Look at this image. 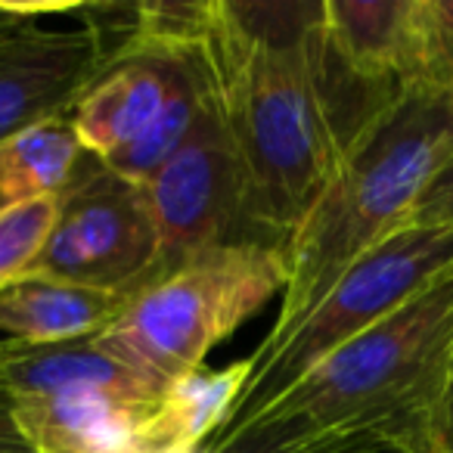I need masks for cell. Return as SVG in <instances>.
Segmentation results:
<instances>
[{
    "label": "cell",
    "mask_w": 453,
    "mask_h": 453,
    "mask_svg": "<svg viewBox=\"0 0 453 453\" xmlns=\"http://www.w3.org/2000/svg\"><path fill=\"white\" fill-rule=\"evenodd\" d=\"M320 35L323 4L211 0L187 50L234 140L255 242L286 252L345 150L317 75Z\"/></svg>",
    "instance_id": "6da1fadb"
},
{
    "label": "cell",
    "mask_w": 453,
    "mask_h": 453,
    "mask_svg": "<svg viewBox=\"0 0 453 453\" xmlns=\"http://www.w3.org/2000/svg\"><path fill=\"white\" fill-rule=\"evenodd\" d=\"M453 152V88L407 84L342 150L326 187L289 242V286L255 354L273 351L372 246L407 224Z\"/></svg>",
    "instance_id": "7a4b0ae2"
},
{
    "label": "cell",
    "mask_w": 453,
    "mask_h": 453,
    "mask_svg": "<svg viewBox=\"0 0 453 453\" xmlns=\"http://www.w3.org/2000/svg\"><path fill=\"white\" fill-rule=\"evenodd\" d=\"M453 351V271L354 335L289 391L205 441L199 453H296L339 428L432 407Z\"/></svg>",
    "instance_id": "3957f363"
},
{
    "label": "cell",
    "mask_w": 453,
    "mask_h": 453,
    "mask_svg": "<svg viewBox=\"0 0 453 453\" xmlns=\"http://www.w3.org/2000/svg\"><path fill=\"white\" fill-rule=\"evenodd\" d=\"M289 286V252L258 242L224 246L152 280L96 333V345L171 388L202 370L218 342Z\"/></svg>",
    "instance_id": "277c9868"
},
{
    "label": "cell",
    "mask_w": 453,
    "mask_h": 453,
    "mask_svg": "<svg viewBox=\"0 0 453 453\" xmlns=\"http://www.w3.org/2000/svg\"><path fill=\"white\" fill-rule=\"evenodd\" d=\"M453 271V224H403L364 252L273 351L249 357V379L220 426H240L289 391L323 357L382 323Z\"/></svg>",
    "instance_id": "5b68a950"
},
{
    "label": "cell",
    "mask_w": 453,
    "mask_h": 453,
    "mask_svg": "<svg viewBox=\"0 0 453 453\" xmlns=\"http://www.w3.org/2000/svg\"><path fill=\"white\" fill-rule=\"evenodd\" d=\"M156 265L158 226L146 183L84 152L32 273L131 298L152 283Z\"/></svg>",
    "instance_id": "8992f818"
},
{
    "label": "cell",
    "mask_w": 453,
    "mask_h": 453,
    "mask_svg": "<svg viewBox=\"0 0 453 453\" xmlns=\"http://www.w3.org/2000/svg\"><path fill=\"white\" fill-rule=\"evenodd\" d=\"M146 189L158 226V265L152 280L168 277L224 246L255 242L240 158L214 100L187 143L158 168Z\"/></svg>",
    "instance_id": "52a82bcc"
},
{
    "label": "cell",
    "mask_w": 453,
    "mask_h": 453,
    "mask_svg": "<svg viewBox=\"0 0 453 453\" xmlns=\"http://www.w3.org/2000/svg\"><path fill=\"white\" fill-rule=\"evenodd\" d=\"M72 7H22L0 26V143L38 121L69 115L109 59L90 26L44 28L38 16Z\"/></svg>",
    "instance_id": "ba28073f"
},
{
    "label": "cell",
    "mask_w": 453,
    "mask_h": 453,
    "mask_svg": "<svg viewBox=\"0 0 453 453\" xmlns=\"http://www.w3.org/2000/svg\"><path fill=\"white\" fill-rule=\"evenodd\" d=\"M183 69V57L152 50L109 63L69 112L84 152L100 162H112L115 156L131 150L156 125Z\"/></svg>",
    "instance_id": "9c48e42d"
},
{
    "label": "cell",
    "mask_w": 453,
    "mask_h": 453,
    "mask_svg": "<svg viewBox=\"0 0 453 453\" xmlns=\"http://www.w3.org/2000/svg\"><path fill=\"white\" fill-rule=\"evenodd\" d=\"M158 401L78 391L10 401V413L32 453H150V419Z\"/></svg>",
    "instance_id": "30bf717a"
},
{
    "label": "cell",
    "mask_w": 453,
    "mask_h": 453,
    "mask_svg": "<svg viewBox=\"0 0 453 453\" xmlns=\"http://www.w3.org/2000/svg\"><path fill=\"white\" fill-rule=\"evenodd\" d=\"M0 391L7 395V401H38L78 391L158 401L168 388L109 354L90 335L57 345L0 342Z\"/></svg>",
    "instance_id": "8fae6325"
},
{
    "label": "cell",
    "mask_w": 453,
    "mask_h": 453,
    "mask_svg": "<svg viewBox=\"0 0 453 453\" xmlns=\"http://www.w3.org/2000/svg\"><path fill=\"white\" fill-rule=\"evenodd\" d=\"M323 32L335 57L366 81H416L413 0H323Z\"/></svg>",
    "instance_id": "7c38bea8"
},
{
    "label": "cell",
    "mask_w": 453,
    "mask_h": 453,
    "mask_svg": "<svg viewBox=\"0 0 453 453\" xmlns=\"http://www.w3.org/2000/svg\"><path fill=\"white\" fill-rule=\"evenodd\" d=\"M127 296L53 277H28L0 289V333L22 345H57L103 333L125 311Z\"/></svg>",
    "instance_id": "4fadbf2b"
},
{
    "label": "cell",
    "mask_w": 453,
    "mask_h": 453,
    "mask_svg": "<svg viewBox=\"0 0 453 453\" xmlns=\"http://www.w3.org/2000/svg\"><path fill=\"white\" fill-rule=\"evenodd\" d=\"M249 379V357L224 370H196L174 382L150 419V453H199L226 422Z\"/></svg>",
    "instance_id": "5bb4252c"
},
{
    "label": "cell",
    "mask_w": 453,
    "mask_h": 453,
    "mask_svg": "<svg viewBox=\"0 0 453 453\" xmlns=\"http://www.w3.org/2000/svg\"><path fill=\"white\" fill-rule=\"evenodd\" d=\"M84 146L69 115L38 121L0 143V205L59 196L75 177Z\"/></svg>",
    "instance_id": "9a60e30c"
},
{
    "label": "cell",
    "mask_w": 453,
    "mask_h": 453,
    "mask_svg": "<svg viewBox=\"0 0 453 453\" xmlns=\"http://www.w3.org/2000/svg\"><path fill=\"white\" fill-rule=\"evenodd\" d=\"M296 453H434L432 407L401 410L339 428L298 447Z\"/></svg>",
    "instance_id": "2e32d148"
},
{
    "label": "cell",
    "mask_w": 453,
    "mask_h": 453,
    "mask_svg": "<svg viewBox=\"0 0 453 453\" xmlns=\"http://www.w3.org/2000/svg\"><path fill=\"white\" fill-rule=\"evenodd\" d=\"M59 214V196L0 205V289L28 277Z\"/></svg>",
    "instance_id": "e0dca14e"
},
{
    "label": "cell",
    "mask_w": 453,
    "mask_h": 453,
    "mask_svg": "<svg viewBox=\"0 0 453 453\" xmlns=\"http://www.w3.org/2000/svg\"><path fill=\"white\" fill-rule=\"evenodd\" d=\"M407 224L413 226L453 224V152L441 162V168L432 174V180L426 183L413 211L407 214Z\"/></svg>",
    "instance_id": "ac0fdd59"
},
{
    "label": "cell",
    "mask_w": 453,
    "mask_h": 453,
    "mask_svg": "<svg viewBox=\"0 0 453 453\" xmlns=\"http://www.w3.org/2000/svg\"><path fill=\"white\" fill-rule=\"evenodd\" d=\"M432 444L434 453H453V351L432 410Z\"/></svg>",
    "instance_id": "d6986e66"
},
{
    "label": "cell",
    "mask_w": 453,
    "mask_h": 453,
    "mask_svg": "<svg viewBox=\"0 0 453 453\" xmlns=\"http://www.w3.org/2000/svg\"><path fill=\"white\" fill-rule=\"evenodd\" d=\"M0 453H32L26 441L19 438V432H16L13 413H10V401L4 391H0Z\"/></svg>",
    "instance_id": "ffe728a7"
},
{
    "label": "cell",
    "mask_w": 453,
    "mask_h": 453,
    "mask_svg": "<svg viewBox=\"0 0 453 453\" xmlns=\"http://www.w3.org/2000/svg\"><path fill=\"white\" fill-rule=\"evenodd\" d=\"M16 16H22V7H19V4H0V26H7V22H13Z\"/></svg>",
    "instance_id": "44dd1931"
}]
</instances>
